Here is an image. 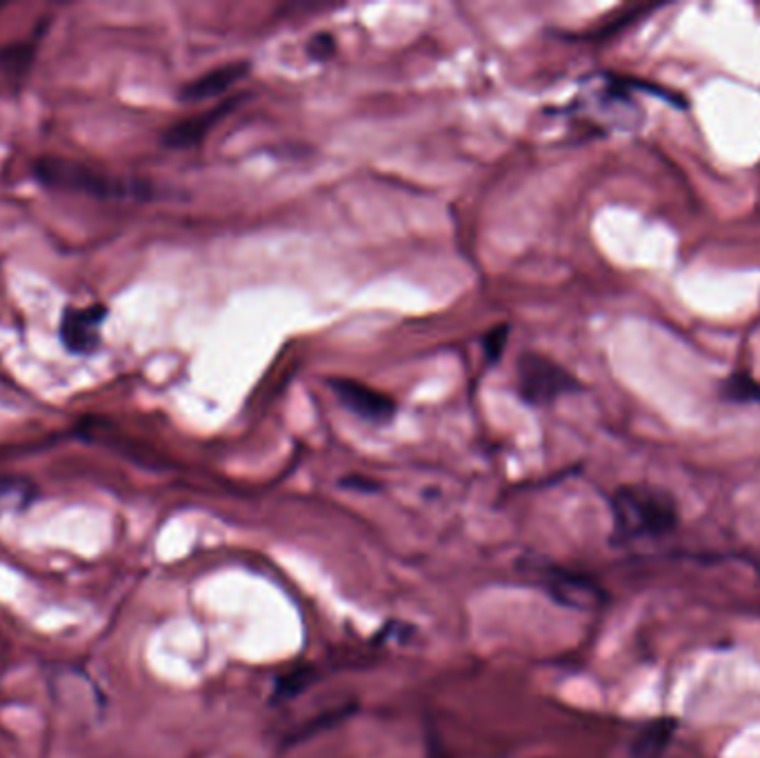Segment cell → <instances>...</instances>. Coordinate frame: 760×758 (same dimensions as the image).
<instances>
[{"mask_svg":"<svg viewBox=\"0 0 760 758\" xmlns=\"http://www.w3.org/2000/svg\"><path fill=\"white\" fill-rule=\"evenodd\" d=\"M614 541L658 538L676 530L678 505L674 496L654 485H623L612 494Z\"/></svg>","mask_w":760,"mask_h":758,"instance_id":"6da1fadb","label":"cell"},{"mask_svg":"<svg viewBox=\"0 0 760 758\" xmlns=\"http://www.w3.org/2000/svg\"><path fill=\"white\" fill-rule=\"evenodd\" d=\"M34 176L40 185L60 192L85 194L94 198H152L154 189L147 183L127 181L87 167L72 158L45 156L34 163Z\"/></svg>","mask_w":760,"mask_h":758,"instance_id":"7a4b0ae2","label":"cell"},{"mask_svg":"<svg viewBox=\"0 0 760 758\" xmlns=\"http://www.w3.org/2000/svg\"><path fill=\"white\" fill-rule=\"evenodd\" d=\"M516 383L518 396L532 407L552 405L558 398L583 390V385L569 369L538 352H525L518 356Z\"/></svg>","mask_w":760,"mask_h":758,"instance_id":"3957f363","label":"cell"},{"mask_svg":"<svg viewBox=\"0 0 760 758\" xmlns=\"http://www.w3.org/2000/svg\"><path fill=\"white\" fill-rule=\"evenodd\" d=\"M529 576H534L538 585L556 603L572 607V610H596L605 603V592L594 581L576 572L563 570V567L534 563V570H529Z\"/></svg>","mask_w":760,"mask_h":758,"instance_id":"277c9868","label":"cell"},{"mask_svg":"<svg viewBox=\"0 0 760 758\" xmlns=\"http://www.w3.org/2000/svg\"><path fill=\"white\" fill-rule=\"evenodd\" d=\"M327 385L332 387L334 396L343 403L347 412L356 414L367 423L383 425L396 416V403L392 396L378 392L374 390V387H369L360 381H354V378L336 376V378H329Z\"/></svg>","mask_w":760,"mask_h":758,"instance_id":"5b68a950","label":"cell"},{"mask_svg":"<svg viewBox=\"0 0 760 758\" xmlns=\"http://www.w3.org/2000/svg\"><path fill=\"white\" fill-rule=\"evenodd\" d=\"M105 318V305L67 307L60 318V341L76 356L94 354L100 347V327Z\"/></svg>","mask_w":760,"mask_h":758,"instance_id":"8992f818","label":"cell"},{"mask_svg":"<svg viewBox=\"0 0 760 758\" xmlns=\"http://www.w3.org/2000/svg\"><path fill=\"white\" fill-rule=\"evenodd\" d=\"M232 105H236V101H227L216 109H209V112H203L198 116L187 118V121H180V123L172 125L165 132L163 143L167 147H176V149L198 145L220 121H223L229 112H232Z\"/></svg>","mask_w":760,"mask_h":758,"instance_id":"52a82bcc","label":"cell"},{"mask_svg":"<svg viewBox=\"0 0 760 758\" xmlns=\"http://www.w3.org/2000/svg\"><path fill=\"white\" fill-rule=\"evenodd\" d=\"M247 72H249V63H229L223 67H216L209 74L196 78V81L187 83L183 89H180V101L200 103L218 94H225L229 87L240 81V78H245Z\"/></svg>","mask_w":760,"mask_h":758,"instance_id":"ba28073f","label":"cell"},{"mask_svg":"<svg viewBox=\"0 0 760 758\" xmlns=\"http://www.w3.org/2000/svg\"><path fill=\"white\" fill-rule=\"evenodd\" d=\"M718 396L727 403L760 405V381H756L749 372L738 369V372L729 374L727 378L720 381Z\"/></svg>","mask_w":760,"mask_h":758,"instance_id":"9c48e42d","label":"cell"},{"mask_svg":"<svg viewBox=\"0 0 760 758\" xmlns=\"http://www.w3.org/2000/svg\"><path fill=\"white\" fill-rule=\"evenodd\" d=\"M674 730H676L674 718H660V721L647 725L634 745V758H656L660 752H663V747L669 743Z\"/></svg>","mask_w":760,"mask_h":758,"instance_id":"30bf717a","label":"cell"},{"mask_svg":"<svg viewBox=\"0 0 760 758\" xmlns=\"http://www.w3.org/2000/svg\"><path fill=\"white\" fill-rule=\"evenodd\" d=\"M32 483L16 476H0V512L9 507H23L32 501Z\"/></svg>","mask_w":760,"mask_h":758,"instance_id":"8fae6325","label":"cell"},{"mask_svg":"<svg viewBox=\"0 0 760 758\" xmlns=\"http://www.w3.org/2000/svg\"><path fill=\"white\" fill-rule=\"evenodd\" d=\"M309 681H312V670H296V672H289L287 676L280 678V681L276 683V701H287V698H294L298 696L300 692L305 690V687L309 685Z\"/></svg>","mask_w":760,"mask_h":758,"instance_id":"7c38bea8","label":"cell"},{"mask_svg":"<svg viewBox=\"0 0 760 758\" xmlns=\"http://www.w3.org/2000/svg\"><path fill=\"white\" fill-rule=\"evenodd\" d=\"M32 58H34L32 45H14L0 52V63H3L7 69H12V72H23V69H27L29 63H32Z\"/></svg>","mask_w":760,"mask_h":758,"instance_id":"4fadbf2b","label":"cell"},{"mask_svg":"<svg viewBox=\"0 0 760 758\" xmlns=\"http://www.w3.org/2000/svg\"><path fill=\"white\" fill-rule=\"evenodd\" d=\"M507 334L509 327L507 325H496L494 329H489L483 338V347H485V358L487 363H498L500 356H503V349L507 345Z\"/></svg>","mask_w":760,"mask_h":758,"instance_id":"5bb4252c","label":"cell"},{"mask_svg":"<svg viewBox=\"0 0 760 758\" xmlns=\"http://www.w3.org/2000/svg\"><path fill=\"white\" fill-rule=\"evenodd\" d=\"M336 52V41L332 34H316L312 41L307 43V56L314 61H327Z\"/></svg>","mask_w":760,"mask_h":758,"instance_id":"9a60e30c","label":"cell"}]
</instances>
